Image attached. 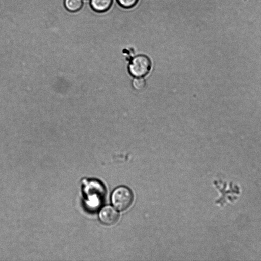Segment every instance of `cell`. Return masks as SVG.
<instances>
[{
    "mask_svg": "<svg viewBox=\"0 0 261 261\" xmlns=\"http://www.w3.org/2000/svg\"><path fill=\"white\" fill-rule=\"evenodd\" d=\"M64 5L66 8L71 12L79 11L83 5L82 0H65Z\"/></svg>",
    "mask_w": 261,
    "mask_h": 261,
    "instance_id": "cell-5",
    "label": "cell"
},
{
    "mask_svg": "<svg viewBox=\"0 0 261 261\" xmlns=\"http://www.w3.org/2000/svg\"><path fill=\"white\" fill-rule=\"evenodd\" d=\"M112 2L113 0H91L90 4L95 11L103 12L110 8Z\"/></svg>",
    "mask_w": 261,
    "mask_h": 261,
    "instance_id": "cell-4",
    "label": "cell"
},
{
    "mask_svg": "<svg viewBox=\"0 0 261 261\" xmlns=\"http://www.w3.org/2000/svg\"><path fill=\"white\" fill-rule=\"evenodd\" d=\"M111 202L118 210L123 211L132 205L134 195L132 191L125 186H119L114 190L111 195Z\"/></svg>",
    "mask_w": 261,
    "mask_h": 261,
    "instance_id": "cell-2",
    "label": "cell"
},
{
    "mask_svg": "<svg viewBox=\"0 0 261 261\" xmlns=\"http://www.w3.org/2000/svg\"><path fill=\"white\" fill-rule=\"evenodd\" d=\"M117 2L122 7L130 8L135 6L138 0H117Z\"/></svg>",
    "mask_w": 261,
    "mask_h": 261,
    "instance_id": "cell-7",
    "label": "cell"
},
{
    "mask_svg": "<svg viewBox=\"0 0 261 261\" xmlns=\"http://www.w3.org/2000/svg\"><path fill=\"white\" fill-rule=\"evenodd\" d=\"M132 85L134 89L141 90L145 88L146 81L143 77L135 78L133 81Z\"/></svg>",
    "mask_w": 261,
    "mask_h": 261,
    "instance_id": "cell-6",
    "label": "cell"
},
{
    "mask_svg": "<svg viewBox=\"0 0 261 261\" xmlns=\"http://www.w3.org/2000/svg\"><path fill=\"white\" fill-rule=\"evenodd\" d=\"M151 68L152 61L148 56L144 54H139L134 57L128 66L129 74L135 78L146 76Z\"/></svg>",
    "mask_w": 261,
    "mask_h": 261,
    "instance_id": "cell-1",
    "label": "cell"
},
{
    "mask_svg": "<svg viewBox=\"0 0 261 261\" xmlns=\"http://www.w3.org/2000/svg\"><path fill=\"white\" fill-rule=\"evenodd\" d=\"M119 214L117 211L111 206H106L102 208L99 213L100 221L107 225H112L115 224L119 219Z\"/></svg>",
    "mask_w": 261,
    "mask_h": 261,
    "instance_id": "cell-3",
    "label": "cell"
}]
</instances>
